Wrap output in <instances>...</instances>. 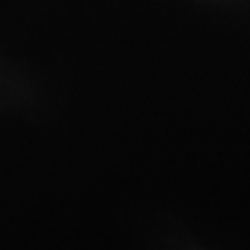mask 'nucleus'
<instances>
[]
</instances>
